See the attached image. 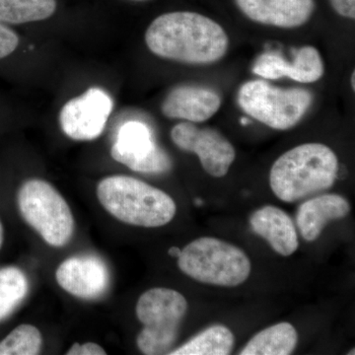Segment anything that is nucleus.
<instances>
[{
  "label": "nucleus",
  "mask_w": 355,
  "mask_h": 355,
  "mask_svg": "<svg viewBox=\"0 0 355 355\" xmlns=\"http://www.w3.org/2000/svg\"><path fill=\"white\" fill-rule=\"evenodd\" d=\"M146 43L154 55L188 64L218 62L228 50L229 39L216 21L189 11L158 16L146 32Z\"/></svg>",
  "instance_id": "1"
},
{
  "label": "nucleus",
  "mask_w": 355,
  "mask_h": 355,
  "mask_svg": "<svg viewBox=\"0 0 355 355\" xmlns=\"http://www.w3.org/2000/svg\"><path fill=\"white\" fill-rule=\"evenodd\" d=\"M338 172V157L330 147L323 144H301L273 163L270 186L282 202H297L331 189Z\"/></svg>",
  "instance_id": "2"
},
{
  "label": "nucleus",
  "mask_w": 355,
  "mask_h": 355,
  "mask_svg": "<svg viewBox=\"0 0 355 355\" xmlns=\"http://www.w3.org/2000/svg\"><path fill=\"white\" fill-rule=\"evenodd\" d=\"M97 197L112 216L130 225L161 227L176 216V203L168 193L125 175L110 176L100 181Z\"/></svg>",
  "instance_id": "3"
},
{
  "label": "nucleus",
  "mask_w": 355,
  "mask_h": 355,
  "mask_svg": "<svg viewBox=\"0 0 355 355\" xmlns=\"http://www.w3.org/2000/svg\"><path fill=\"white\" fill-rule=\"evenodd\" d=\"M178 266L202 284L223 287L241 286L251 273V261L240 248L212 237L198 238L182 250Z\"/></svg>",
  "instance_id": "4"
},
{
  "label": "nucleus",
  "mask_w": 355,
  "mask_h": 355,
  "mask_svg": "<svg viewBox=\"0 0 355 355\" xmlns=\"http://www.w3.org/2000/svg\"><path fill=\"white\" fill-rule=\"evenodd\" d=\"M187 311V299L174 289L156 287L144 292L135 308L137 319L144 324L137 338L140 352L147 355L169 354Z\"/></svg>",
  "instance_id": "5"
},
{
  "label": "nucleus",
  "mask_w": 355,
  "mask_h": 355,
  "mask_svg": "<svg viewBox=\"0 0 355 355\" xmlns=\"http://www.w3.org/2000/svg\"><path fill=\"white\" fill-rule=\"evenodd\" d=\"M18 209L26 223L46 244L62 248L74 233V218L69 203L50 183L40 179L26 181L17 193Z\"/></svg>",
  "instance_id": "6"
},
{
  "label": "nucleus",
  "mask_w": 355,
  "mask_h": 355,
  "mask_svg": "<svg viewBox=\"0 0 355 355\" xmlns=\"http://www.w3.org/2000/svg\"><path fill=\"white\" fill-rule=\"evenodd\" d=\"M237 101L254 120L273 130H287L304 118L314 96L304 88H280L266 81L252 80L240 87Z\"/></svg>",
  "instance_id": "7"
},
{
  "label": "nucleus",
  "mask_w": 355,
  "mask_h": 355,
  "mask_svg": "<svg viewBox=\"0 0 355 355\" xmlns=\"http://www.w3.org/2000/svg\"><path fill=\"white\" fill-rule=\"evenodd\" d=\"M111 156L135 172L164 174L172 168V160L157 146L146 123L130 121L123 123L111 147Z\"/></svg>",
  "instance_id": "8"
},
{
  "label": "nucleus",
  "mask_w": 355,
  "mask_h": 355,
  "mask_svg": "<svg viewBox=\"0 0 355 355\" xmlns=\"http://www.w3.org/2000/svg\"><path fill=\"white\" fill-rule=\"evenodd\" d=\"M171 139L181 150L197 154L203 169L210 176H225L234 162V146L214 128H200L193 123L184 121L172 128Z\"/></svg>",
  "instance_id": "9"
},
{
  "label": "nucleus",
  "mask_w": 355,
  "mask_h": 355,
  "mask_svg": "<svg viewBox=\"0 0 355 355\" xmlns=\"http://www.w3.org/2000/svg\"><path fill=\"white\" fill-rule=\"evenodd\" d=\"M113 108V100L106 91L89 88L83 95L65 103L60 113V128L73 140L98 139L104 132Z\"/></svg>",
  "instance_id": "10"
},
{
  "label": "nucleus",
  "mask_w": 355,
  "mask_h": 355,
  "mask_svg": "<svg viewBox=\"0 0 355 355\" xmlns=\"http://www.w3.org/2000/svg\"><path fill=\"white\" fill-rule=\"evenodd\" d=\"M58 286L77 298L92 300L101 297L110 286L108 266L96 256L70 257L55 272Z\"/></svg>",
  "instance_id": "11"
},
{
  "label": "nucleus",
  "mask_w": 355,
  "mask_h": 355,
  "mask_svg": "<svg viewBox=\"0 0 355 355\" xmlns=\"http://www.w3.org/2000/svg\"><path fill=\"white\" fill-rule=\"evenodd\" d=\"M252 71L268 80L288 77L300 83H314L323 77L324 67L319 51L314 46H305L295 51L291 62L279 53H263L257 58Z\"/></svg>",
  "instance_id": "12"
},
{
  "label": "nucleus",
  "mask_w": 355,
  "mask_h": 355,
  "mask_svg": "<svg viewBox=\"0 0 355 355\" xmlns=\"http://www.w3.org/2000/svg\"><path fill=\"white\" fill-rule=\"evenodd\" d=\"M235 3L250 20L282 29L306 24L315 10V0H235Z\"/></svg>",
  "instance_id": "13"
},
{
  "label": "nucleus",
  "mask_w": 355,
  "mask_h": 355,
  "mask_svg": "<svg viewBox=\"0 0 355 355\" xmlns=\"http://www.w3.org/2000/svg\"><path fill=\"white\" fill-rule=\"evenodd\" d=\"M220 106V96L216 91L182 85L170 91L161 105V111L169 119L202 123L214 116Z\"/></svg>",
  "instance_id": "14"
},
{
  "label": "nucleus",
  "mask_w": 355,
  "mask_h": 355,
  "mask_svg": "<svg viewBox=\"0 0 355 355\" xmlns=\"http://www.w3.org/2000/svg\"><path fill=\"white\" fill-rule=\"evenodd\" d=\"M249 221L250 227L254 234L265 239L277 254L288 257L298 249L295 224L291 217L279 207L266 205L254 210Z\"/></svg>",
  "instance_id": "15"
},
{
  "label": "nucleus",
  "mask_w": 355,
  "mask_h": 355,
  "mask_svg": "<svg viewBox=\"0 0 355 355\" xmlns=\"http://www.w3.org/2000/svg\"><path fill=\"white\" fill-rule=\"evenodd\" d=\"M347 198L326 193L301 203L296 214V225L303 239L313 242L322 234L329 222L345 218L350 212Z\"/></svg>",
  "instance_id": "16"
},
{
  "label": "nucleus",
  "mask_w": 355,
  "mask_h": 355,
  "mask_svg": "<svg viewBox=\"0 0 355 355\" xmlns=\"http://www.w3.org/2000/svg\"><path fill=\"white\" fill-rule=\"evenodd\" d=\"M298 334L291 323L268 327L254 335L243 347L241 355H289L296 349Z\"/></svg>",
  "instance_id": "17"
},
{
  "label": "nucleus",
  "mask_w": 355,
  "mask_h": 355,
  "mask_svg": "<svg viewBox=\"0 0 355 355\" xmlns=\"http://www.w3.org/2000/svg\"><path fill=\"white\" fill-rule=\"evenodd\" d=\"M235 338L232 331L223 324H214L191 338L171 355H228L234 349Z\"/></svg>",
  "instance_id": "18"
},
{
  "label": "nucleus",
  "mask_w": 355,
  "mask_h": 355,
  "mask_svg": "<svg viewBox=\"0 0 355 355\" xmlns=\"http://www.w3.org/2000/svg\"><path fill=\"white\" fill-rule=\"evenodd\" d=\"M57 0H0V23L25 24L51 17Z\"/></svg>",
  "instance_id": "19"
},
{
  "label": "nucleus",
  "mask_w": 355,
  "mask_h": 355,
  "mask_svg": "<svg viewBox=\"0 0 355 355\" xmlns=\"http://www.w3.org/2000/svg\"><path fill=\"white\" fill-rule=\"evenodd\" d=\"M29 282L17 266L0 268V322L4 321L27 297Z\"/></svg>",
  "instance_id": "20"
},
{
  "label": "nucleus",
  "mask_w": 355,
  "mask_h": 355,
  "mask_svg": "<svg viewBox=\"0 0 355 355\" xmlns=\"http://www.w3.org/2000/svg\"><path fill=\"white\" fill-rule=\"evenodd\" d=\"M43 347V336L36 327L23 324L0 340V355H36Z\"/></svg>",
  "instance_id": "21"
},
{
  "label": "nucleus",
  "mask_w": 355,
  "mask_h": 355,
  "mask_svg": "<svg viewBox=\"0 0 355 355\" xmlns=\"http://www.w3.org/2000/svg\"><path fill=\"white\" fill-rule=\"evenodd\" d=\"M19 44V37L13 30L0 23V60L11 55Z\"/></svg>",
  "instance_id": "22"
},
{
  "label": "nucleus",
  "mask_w": 355,
  "mask_h": 355,
  "mask_svg": "<svg viewBox=\"0 0 355 355\" xmlns=\"http://www.w3.org/2000/svg\"><path fill=\"white\" fill-rule=\"evenodd\" d=\"M67 355H104L106 352L101 345L95 343H86L84 345L76 343L67 352Z\"/></svg>",
  "instance_id": "23"
},
{
  "label": "nucleus",
  "mask_w": 355,
  "mask_h": 355,
  "mask_svg": "<svg viewBox=\"0 0 355 355\" xmlns=\"http://www.w3.org/2000/svg\"><path fill=\"white\" fill-rule=\"evenodd\" d=\"M330 3L338 15L354 19L355 0H330Z\"/></svg>",
  "instance_id": "24"
},
{
  "label": "nucleus",
  "mask_w": 355,
  "mask_h": 355,
  "mask_svg": "<svg viewBox=\"0 0 355 355\" xmlns=\"http://www.w3.org/2000/svg\"><path fill=\"white\" fill-rule=\"evenodd\" d=\"M182 250L178 247H171L169 250H168V254L171 257H174V258H178V257L181 254Z\"/></svg>",
  "instance_id": "25"
},
{
  "label": "nucleus",
  "mask_w": 355,
  "mask_h": 355,
  "mask_svg": "<svg viewBox=\"0 0 355 355\" xmlns=\"http://www.w3.org/2000/svg\"><path fill=\"white\" fill-rule=\"evenodd\" d=\"M4 242V229L3 225H2V222L0 220V250H1L2 246H3Z\"/></svg>",
  "instance_id": "26"
},
{
  "label": "nucleus",
  "mask_w": 355,
  "mask_h": 355,
  "mask_svg": "<svg viewBox=\"0 0 355 355\" xmlns=\"http://www.w3.org/2000/svg\"><path fill=\"white\" fill-rule=\"evenodd\" d=\"M350 84H352V90L355 88V72H352V78H350Z\"/></svg>",
  "instance_id": "27"
},
{
  "label": "nucleus",
  "mask_w": 355,
  "mask_h": 355,
  "mask_svg": "<svg viewBox=\"0 0 355 355\" xmlns=\"http://www.w3.org/2000/svg\"><path fill=\"white\" fill-rule=\"evenodd\" d=\"M135 1H144V0H135Z\"/></svg>",
  "instance_id": "28"
}]
</instances>
